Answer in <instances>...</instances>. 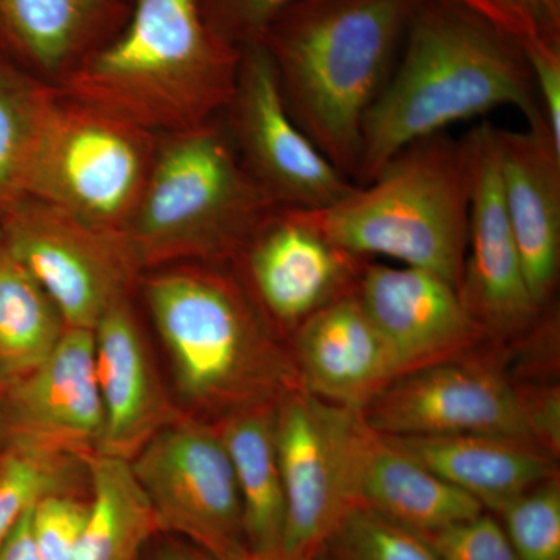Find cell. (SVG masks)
I'll list each match as a JSON object with an SVG mask.
<instances>
[{
	"mask_svg": "<svg viewBox=\"0 0 560 560\" xmlns=\"http://www.w3.org/2000/svg\"><path fill=\"white\" fill-rule=\"evenodd\" d=\"M357 296L399 357L404 374L486 345L458 289L433 272L368 260Z\"/></svg>",
	"mask_w": 560,
	"mask_h": 560,
	"instance_id": "cell-15",
	"label": "cell"
},
{
	"mask_svg": "<svg viewBox=\"0 0 560 560\" xmlns=\"http://www.w3.org/2000/svg\"><path fill=\"white\" fill-rule=\"evenodd\" d=\"M422 2L296 0L260 38L291 116L352 180L363 121Z\"/></svg>",
	"mask_w": 560,
	"mask_h": 560,
	"instance_id": "cell-2",
	"label": "cell"
},
{
	"mask_svg": "<svg viewBox=\"0 0 560 560\" xmlns=\"http://www.w3.org/2000/svg\"><path fill=\"white\" fill-rule=\"evenodd\" d=\"M198 552H200L201 560H215V559L209 558V556H206L205 552H201V551H198ZM232 560H271V559L257 558V556L250 555V552H248V555L242 556V558L232 559Z\"/></svg>",
	"mask_w": 560,
	"mask_h": 560,
	"instance_id": "cell-38",
	"label": "cell"
},
{
	"mask_svg": "<svg viewBox=\"0 0 560 560\" xmlns=\"http://www.w3.org/2000/svg\"><path fill=\"white\" fill-rule=\"evenodd\" d=\"M523 54L529 62L545 125L560 143V43L540 44Z\"/></svg>",
	"mask_w": 560,
	"mask_h": 560,
	"instance_id": "cell-35",
	"label": "cell"
},
{
	"mask_svg": "<svg viewBox=\"0 0 560 560\" xmlns=\"http://www.w3.org/2000/svg\"><path fill=\"white\" fill-rule=\"evenodd\" d=\"M423 539L440 560H518L499 518L486 511Z\"/></svg>",
	"mask_w": 560,
	"mask_h": 560,
	"instance_id": "cell-32",
	"label": "cell"
},
{
	"mask_svg": "<svg viewBox=\"0 0 560 560\" xmlns=\"http://www.w3.org/2000/svg\"><path fill=\"white\" fill-rule=\"evenodd\" d=\"M368 260L327 241L296 209H280L235 261L265 318L293 334L320 308L353 293Z\"/></svg>",
	"mask_w": 560,
	"mask_h": 560,
	"instance_id": "cell-14",
	"label": "cell"
},
{
	"mask_svg": "<svg viewBox=\"0 0 560 560\" xmlns=\"http://www.w3.org/2000/svg\"><path fill=\"white\" fill-rule=\"evenodd\" d=\"M60 91L0 54V219L27 197L40 136Z\"/></svg>",
	"mask_w": 560,
	"mask_h": 560,
	"instance_id": "cell-26",
	"label": "cell"
},
{
	"mask_svg": "<svg viewBox=\"0 0 560 560\" xmlns=\"http://www.w3.org/2000/svg\"><path fill=\"white\" fill-rule=\"evenodd\" d=\"M327 241L363 259L433 272L459 291L469 241L466 140H418L329 208L301 210Z\"/></svg>",
	"mask_w": 560,
	"mask_h": 560,
	"instance_id": "cell-5",
	"label": "cell"
},
{
	"mask_svg": "<svg viewBox=\"0 0 560 560\" xmlns=\"http://www.w3.org/2000/svg\"><path fill=\"white\" fill-rule=\"evenodd\" d=\"M296 0H202L206 21L221 39L242 49L260 40L272 21Z\"/></svg>",
	"mask_w": 560,
	"mask_h": 560,
	"instance_id": "cell-33",
	"label": "cell"
},
{
	"mask_svg": "<svg viewBox=\"0 0 560 560\" xmlns=\"http://www.w3.org/2000/svg\"><path fill=\"white\" fill-rule=\"evenodd\" d=\"M517 383L529 436L552 458L560 453V389L555 383Z\"/></svg>",
	"mask_w": 560,
	"mask_h": 560,
	"instance_id": "cell-34",
	"label": "cell"
},
{
	"mask_svg": "<svg viewBox=\"0 0 560 560\" xmlns=\"http://www.w3.org/2000/svg\"><path fill=\"white\" fill-rule=\"evenodd\" d=\"M2 394H3V389H2V386H0V410H2ZM0 447H2V444H0Z\"/></svg>",
	"mask_w": 560,
	"mask_h": 560,
	"instance_id": "cell-39",
	"label": "cell"
},
{
	"mask_svg": "<svg viewBox=\"0 0 560 560\" xmlns=\"http://www.w3.org/2000/svg\"><path fill=\"white\" fill-rule=\"evenodd\" d=\"M117 2L127 3V5H131L132 0H117Z\"/></svg>",
	"mask_w": 560,
	"mask_h": 560,
	"instance_id": "cell-40",
	"label": "cell"
},
{
	"mask_svg": "<svg viewBox=\"0 0 560 560\" xmlns=\"http://www.w3.org/2000/svg\"><path fill=\"white\" fill-rule=\"evenodd\" d=\"M60 460L54 448L9 440L0 452V545L40 497L60 492Z\"/></svg>",
	"mask_w": 560,
	"mask_h": 560,
	"instance_id": "cell-28",
	"label": "cell"
},
{
	"mask_svg": "<svg viewBox=\"0 0 560 560\" xmlns=\"http://www.w3.org/2000/svg\"><path fill=\"white\" fill-rule=\"evenodd\" d=\"M223 114L243 167L280 208H329L357 186L291 116L270 54L260 40L242 47L234 94Z\"/></svg>",
	"mask_w": 560,
	"mask_h": 560,
	"instance_id": "cell-11",
	"label": "cell"
},
{
	"mask_svg": "<svg viewBox=\"0 0 560 560\" xmlns=\"http://www.w3.org/2000/svg\"><path fill=\"white\" fill-rule=\"evenodd\" d=\"M360 411L382 436L497 434L534 442L515 378L490 355L467 353L401 374Z\"/></svg>",
	"mask_w": 560,
	"mask_h": 560,
	"instance_id": "cell-12",
	"label": "cell"
},
{
	"mask_svg": "<svg viewBox=\"0 0 560 560\" xmlns=\"http://www.w3.org/2000/svg\"><path fill=\"white\" fill-rule=\"evenodd\" d=\"M241 49L206 21L202 0H132L121 31L55 84L156 136L219 119L237 81Z\"/></svg>",
	"mask_w": 560,
	"mask_h": 560,
	"instance_id": "cell-3",
	"label": "cell"
},
{
	"mask_svg": "<svg viewBox=\"0 0 560 560\" xmlns=\"http://www.w3.org/2000/svg\"><path fill=\"white\" fill-rule=\"evenodd\" d=\"M150 560H201L200 552L183 550L175 545L162 544L154 550Z\"/></svg>",
	"mask_w": 560,
	"mask_h": 560,
	"instance_id": "cell-37",
	"label": "cell"
},
{
	"mask_svg": "<svg viewBox=\"0 0 560 560\" xmlns=\"http://www.w3.org/2000/svg\"><path fill=\"white\" fill-rule=\"evenodd\" d=\"M311 560H440L429 541L353 506L313 551Z\"/></svg>",
	"mask_w": 560,
	"mask_h": 560,
	"instance_id": "cell-27",
	"label": "cell"
},
{
	"mask_svg": "<svg viewBox=\"0 0 560 560\" xmlns=\"http://www.w3.org/2000/svg\"><path fill=\"white\" fill-rule=\"evenodd\" d=\"M404 49L363 121L355 184L411 143L501 106L544 120L521 47L451 0L420 3Z\"/></svg>",
	"mask_w": 560,
	"mask_h": 560,
	"instance_id": "cell-1",
	"label": "cell"
},
{
	"mask_svg": "<svg viewBox=\"0 0 560 560\" xmlns=\"http://www.w3.org/2000/svg\"><path fill=\"white\" fill-rule=\"evenodd\" d=\"M145 296L190 404L235 412L278 404L302 388L291 349L272 337L271 324L237 276L184 267L151 278Z\"/></svg>",
	"mask_w": 560,
	"mask_h": 560,
	"instance_id": "cell-4",
	"label": "cell"
},
{
	"mask_svg": "<svg viewBox=\"0 0 560 560\" xmlns=\"http://www.w3.org/2000/svg\"><path fill=\"white\" fill-rule=\"evenodd\" d=\"M522 50L560 43V0H451Z\"/></svg>",
	"mask_w": 560,
	"mask_h": 560,
	"instance_id": "cell-30",
	"label": "cell"
},
{
	"mask_svg": "<svg viewBox=\"0 0 560 560\" xmlns=\"http://www.w3.org/2000/svg\"><path fill=\"white\" fill-rule=\"evenodd\" d=\"M0 452H2V447H0Z\"/></svg>",
	"mask_w": 560,
	"mask_h": 560,
	"instance_id": "cell-41",
	"label": "cell"
},
{
	"mask_svg": "<svg viewBox=\"0 0 560 560\" xmlns=\"http://www.w3.org/2000/svg\"><path fill=\"white\" fill-rule=\"evenodd\" d=\"M280 208L243 167L219 119L160 136L145 194L125 235L140 267L235 261Z\"/></svg>",
	"mask_w": 560,
	"mask_h": 560,
	"instance_id": "cell-6",
	"label": "cell"
},
{
	"mask_svg": "<svg viewBox=\"0 0 560 560\" xmlns=\"http://www.w3.org/2000/svg\"><path fill=\"white\" fill-rule=\"evenodd\" d=\"M92 330L105 412L101 452L127 458L160 419V388L128 298L114 302Z\"/></svg>",
	"mask_w": 560,
	"mask_h": 560,
	"instance_id": "cell-21",
	"label": "cell"
},
{
	"mask_svg": "<svg viewBox=\"0 0 560 560\" xmlns=\"http://www.w3.org/2000/svg\"><path fill=\"white\" fill-rule=\"evenodd\" d=\"M499 522L518 560H560L559 475L508 501Z\"/></svg>",
	"mask_w": 560,
	"mask_h": 560,
	"instance_id": "cell-29",
	"label": "cell"
},
{
	"mask_svg": "<svg viewBox=\"0 0 560 560\" xmlns=\"http://www.w3.org/2000/svg\"><path fill=\"white\" fill-rule=\"evenodd\" d=\"M130 10L117 0H0V54L58 84L121 31Z\"/></svg>",
	"mask_w": 560,
	"mask_h": 560,
	"instance_id": "cell-19",
	"label": "cell"
},
{
	"mask_svg": "<svg viewBox=\"0 0 560 560\" xmlns=\"http://www.w3.org/2000/svg\"><path fill=\"white\" fill-rule=\"evenodd\" d=\"M355 499L357 506L420 537L486 511L480 501L442 480L372 430L361 455Z\"/></svg>",
	"mask_w": 560,
	"mask_h": 560,
	"instance_id": "cell-22",
	"label": "cell"
},
{
	"mask_svg": "<svg viewBox=\"0 0 560 560\" xmlns=\"http://www.w3.org/2000/svg\"><path fill=\"white\" fill-rule=\"evenodd\" d=\"M103 429L94 330L66 327L50 355L3 389L0 442L31 441L50 448L101 447Z\"/></svg>",
	"mask_w": 560,
	"mask_h": 560,
	"instance_id": "cell-16",
	"label": "cell"
},
{
	"mask_svg": "<svg viewBox=\"0 0 560 560\" xmlns=\"http://www.w3.org/2000/svg\"><path fill=\"white\" fill-rule=\"evenodd\" d=\"M291 355L302 389L357 410L404 374L357 290L305 319L291 334Z\"/></svg>",
	"mask_w": 560,
	"mask_h": 560,
	"instance_id": "cell-18",
	"label": "cell"
},
{
	"mask_svg": "<svg viewBox=\"0 0 560 560\" xmlns=\"http://www.w3.org/2000/svg\"><path fill=\"white\" fill-rule=\"evenodd\" d=\"M90 474V517L73 560H140L158 529L130 459L98 452Z\"/></svg>",
	"mask_w": 560,
	"mask_h": 560,
	"instance_id": "cell-24",
	"label": "cell"
},
{
	"mask_svg": "<svg viewBox=\"0 0 560 560\" xmlns=\"http://www.w3.org/2000/svg\"><path fill=\"white\" fill-rule=\"evenodd\" d=\"M276 404L228 415L219 430L230 453L250 555L282 560L285 495L276 448Z\"/></svg>",
	"mask_w": 560,
	"mask_h": 560,
	"instance_id": "cell-23",
	"label": "cell"
},
{
	"mask_svg": "<svg viewBox=\"0 0 560 560\" xmlns=\"http://www.w3.org/2000/svg\"><path fill=\"white\" fill-rule=\"evenodd\" d=\"M470 167L469 241L459 296L489 346L522 338L545 308L534 301L503 191L497 127L478 125L464 136Z\"/></svg>",
	"mask_w": 560,
	"mask_h": 560,
	"instance_id": "cell-13",
	"label": "cell"
},
{
	"mask_svg": "<svg viewBox=\"0 0 560 560\" xmlns=\"http://www.w3.org/2000/svg\"><path fill=\"white\" fill-rule=\"evenodd\" d=\"M32 508L33 504L0 545V560H40L33 539Z\"/></svg>",
	"mask_w": 560,
	"mask_h": 560,
	"instance_id": "cell-36",
	"label": "cell"
},
{
	"mask_svg": "<svg viewBox=\"0 0 560 560\" xmlns=\"http://www.w3.org/2000/svg\"><path fill=\"white\" fill-rule=\"evenodd\" d=\"M501 191L523 271L540 308L555 304L560 275V143L544 120L497 128Z\"/></svg>",
	"mask_w": 560,
	"mask_h": 560,
	"instance_id": "cell-17",
	"label": "cell"
},
{
	"mask_svg": "<svg viewBox=\"0 0 560 560\" xmlns=\"http://www.w3.org/2000/svg\"><path fill=\"white\" fill-rule=\"evenodd\" d=\"M0 238L47 291L68 327L94 329L114 302L128 298L142 270L127 235L92 228L32 197L0 219Z\"/></svg>",
	"mask_w": 560,
	"mask_h": 560,
	"instance_id": "cell-10",
	"label": "cell"
},
{
	"mask_svg": "<svg viewBox=\"0 0 560 560\" xmlns=\"http://www.w3.org/2000/svg\"><path fill=\"white\" fill-rule=\"evenodd\" d=\"M90 517V501L65 490L40 497L32 508V530L40 560H73Z\"/></svg>",
	"mask_w": 560,
	"mask_h": 560,
	"instance_id": "cell-31",
	"label": "cell"
},
{
	"mask_svg": "<svg viewBox=\"0 0 560 560\" xmlns=\"http://www.w3.org/2000/svg\"><path fill=\"white\" fill-rule=\"evenodd\" d=\"M370 431L357 408L305 389L278 400L275 436L285 495L282 560H311L342 515L357 506V478Z\"/></svg>",
	"mask_w": 560,
	"mask_h": 560,
	"instance_id": "cell-8",
	"label": "cell"
},
{
	"mask_svg": "<svg viewBox=\"0 0 560 560\" xmlns=\"http://www.w3.org/2000/svg\"><path fill=\"white\" fill-rule=\"evenodd\" d=\"M382 436V434H381ZM386 438L405 455L495 512L522 492L559 475L539 445L497 434Z\"/></svg>",
	"mask_w": 560,
	"mask_h": 560,
	"instance_id": "cell-20",
	"label": "cell"
},
{
	"mask_svg": "<svg viewBox=\"0 0 560 560\" xmlns=\"http://www.w3.org/2000/svg\"><path fill=\"white\" fill-rule=\"evenodd\" d=\"M55 302L0 238V386L20 382L50 355L66 330Z\"/></svg>",
	"mask_w": 560,
	"mask_h": 560,
	"instance_id": "cell-25",
	"label": "cell"
},
{
	"mask_svg": "<svg viewBox=\"0 0 560 560\" xmlns=\"http://www.w3.org/2000/svg\"><path fill=\"white\" fill-rule=\"evenodd\" d=\"M158 142L160 136L60 92L33 160L27 197L125 234L145 194Z\"/></svg>",
	"mask_w": 560,
	"mask_h": 560,
	"instance_id": "cell-7",
	"label": "cell"
},
{
	"mask_svg": "<svg viewBox=\"0 0 560 560\" xmlns=\"http://www.w3.org/2000/svg\"><path fill=\"white\" fill-rule=\"evenodd\" d=\"M158 533L175 534L215 560L248 555L234 467L219 430L172 423L130 460Z\"/></svg>",
	"mask_w": 560,
	"mask_h": 560,
	"instance_id": "cell-9",
	"label": "cell"
}]
</instances>
